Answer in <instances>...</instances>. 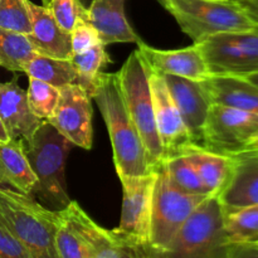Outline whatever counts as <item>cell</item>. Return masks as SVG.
I'll list each match as a JSON object with an SVG mask.
<instances>
[{
	"mask_svg": "<svg viewBox=\"0 0 258 258\" xmlns=\"http://www.w3.org/2000/svg\"><path fill=\"white\" fill-rule=\"evenodd\" d=\"M92 100L97 103L110 135L118 179L148 175L154 171L126 107L117 73H101Z\"/></svg>",
	"mask_w": 258,
	"mask_h": 258,
	"instance_id": "6da1fadb",
	"label": "cell"
},
{
	"mask_svg": "<svg viewBox=\"0 0 258 258\" xmlns=\"http://www.w3.org/2000/svg\"><path fill=\"white\" fill-rule=\"evenodd\" d=\"M23 144L35 176L32 197L52 211L64 209L71 203L64 169L72 144L48 121H42L32 138Z\"/></svg>",
	"mask_w": 258,
	"mask_h": 258,
	"instance_id": "7a4b0ae2",
	"label": "cell"
},
{
	"mask_svg": "<svg viewBox=\"0 0 258 258\" xmlns=\"http://www.w3.org/2000/svg\"><path fill=\"white\" fill-rule=\"evenodd\" d=\"M59 218V211L34 197L0 186V222L35 258H60L55 244Z\"/></svg>",
	"mask_w": 258,
	"mask_h": 258,
	"instance_id": "3957f363",
	"label": "cell"
},
{
	"mask_svg": "<svg viewBox=\"0 0 258 258\" xmlns=\"http://www.w3.org/2000/svg\"><path fill=\"white\" fill-rule=\"evenodd\" d=\"M231 243L224 229L218 196L204 199L165 249L146 252V258H228Z\"/></svg>",
	"mask_w": 258,
	"mask_h": 258,
	"instance_id": "277c9868",
	"label": "cell"
},
{
	"mask_svg": "<svg viewBox=\"0 0 258 258\" xmlns=\"http://www.w3.org/2000/svg\"><path fill=\"white\" fill-rule=\"evenodd\" d=\"M118 82L130 117L145 146L151 168L155 170L164 160V148L156 128L153 96L150 88V70L139 49L130 53L117 72Z\"/></svg>",
	"mask_w": 258,
	"mask_h": 258,
	"instance_id": "5b68a950",
	"label": "cell"
},
{
	"mask_svg": "<svg viewBox=\"0 0 258 258\" xmlns=\"http://www.w3.org/2000/svg\"><path fill=\"white\" fill-rule=\"evenodd\" d=\"M164 8L194 43L257 27L238 0H165Z\"/></svg>",
	"mask_w": 258,
	"mask_h": 258,
	"instance_id": "8992f818",
	"label": "cell"
},
{
	"mask_svg": "<svg viewBox=\"0 0 258 258\" xmlns=\"http://www.w3.org/2000/svg\"><path fill=\"white\" fill-rule=\"evenodd\" d=\"M155 171L150 243L146 252H159L165 249L197 207L208 198V196H194L180 190L169 178L164 161Z\"/></svg>",
	"mask_w": 258,
	"mask_h": 258,
	"instance_id": "52a82bcc",
	"label": "cell"
},
{
	"mask_svg": "<svg viewBox=\"0 0 258 258\" xmlns=\"http://www.w3.org/2000/svg\"><path fill=\"white\" fill-rule=\"evenodd\" d=\"M198 44L211 76L258 73V25L239 32L219 33Z\"/></svg>",
	"mask_w": 258,
	"mask_h": 258,
	"instance_id": "ba28073f",
	"label": "cell"
},
{
	"mask_svg": "<svg viewBox=\"0 0 258 258\" xmlns=\"http://www.w3.org/2000/svg\"><path fill=\"white\" fill-rule=\"evenodd\" d=\"M156 171L148 175L120 179L122 184V212L116 234L138 248H149L151 228V207Z\"/></svg>",
	"mask_w": 258,
	"mask_h": 258,
	"instance_id": "9c48e42d",
	"label": "cell"
},
{
	"mask_svg": "<svg viewBox=\"0 0 258 258\" xmlns=\"http://www.w3.org/2000/svg\"><path fill=\"white\" fill-rule=\"evenodd\" d=\"M257 131V113L212 105L199 146L213 153L233 156L244 150Z\"/></svg>",
	"mask_w": 258,
	"mask_h": 258,
	"instance_id": "30bf717a",
	"label": "cell"
},
{
	"mask_svg": "<svg viewBox=\"0 0 258 258\" xmlns=\"http://www.w3.org/2000/svg\"><path fill=\"white\" fill-rule=\"evenodd\" d=\"M92 97L80 85L60 88L59 101L48 120L71 144L85 150L92 148Z\"/></svg>",
	"mask_w": 258,
	"mask_h": 258,
	"instance_id": "8fae6325",
	"label": "cell"
},
{
	"mask_svg": "<svg viewBox=\"0 0 258 258\" xmlns=\"http://www.w3.org/2000/svg\"><path fill=\"white\" fill-rule=\"evenodd\" d=\"M150 70V88L153 96L156 128L164 148L165 160L173 156L183 155L189 148L196 145L188 128L171 98L163 75ZM164 160V161H165Z\"/></svg>",
	"mask_w": 258,
	"mask_h": 258,
	"instance_id": "7c38bea8",
	"label": "cell"
},
{
	"mask_svg": "<svg viewBox=\"0 0 258 258\" xmlns=\"http://www.w3.org/2000/svg\"><path fill=\"white\" fill-rule=\"evenodd\" d=\"M60 212L80 233L86 258H146V251L131 246L113 231L96 223L77 202L71 201Z\"/></svg>",
	"mask_w": 258,
	"mask_h": 258,
	"instance_id": "4fadbf2b",
	"label": "cell"
},
{
	"mask_svg": "<svg viewBox=\"0 0 258 258\" xmlns=\"http://www.w3.org/2000/svg\"><path fill=\"white\" fill-rule=\"evenodd\" d=\"M163 77L184 125L196 145L199 146L208 113L213 105L203 82L173 75H163Z\"/></svg>",
	"mask_w": 258,
	"mask_h": 258,
	"instance_id": "5bb4252c",
	"label": "cell"
},
{
	"mask_svg": "<svg viewBox=\"0 0 258 258\" xmlns=\"http://www.w3.org/2000/svg\"><path fill=\"white\" fill-rule=\"evenodd\" d=\"M139 52L151 70L163 75H173L194 81H204L211 76L198 44L181 49H156L143 42Z\"/></svg>",
	"mask_w": 258,
	"mask_h": 258,
	"instance_id": "9a60e30c",
	"label": "cell"
},
{
	"mask_svg": "<svg viewBox=\"0 0 258 258\" xmlns=\"http://www.w3.org/2000/svg\"><path fill=\"white\" fill-rule=\"evenodd\" d=\"M126 0H92L86 19L97 32L102 44L144 42L135 33L125 14Z\"/></svg>",
	"mask_w": 258,
	"mask_h": 258,
	"instance_id": "2e32d148",
	"label": "cell"
},
{
	"mask_svg": "<svg viewBox=\"0 0 258 258\" xmlns=\"http://www.w3.org/2000/svg\"><path fill=\"white\" fill-rule=\"evenodd\" d=\"M32 19V32L27 35L35 52L60 59H71L73 54L71 34L55 22L49 8L35 5L28 0Z\"/></svg>",
	"mask_w": 258,
	"mask_h": 258,
	"instance_id": "e0dca14e",
	"label": "cell"
},
{
	"mask_svg": "<svg viewBox=\"0 0 258 258\" xmlns=\"http://www.w3.org/2000/svg\"><path fill=\"white\" fill-rule=\"evenodd\" d=\"M0 117L10 138L23 141L32 138L42 122L30 111L27 91L20 87L17 77L9 82H0Z\"/></svg>",
	"mask_w": 258,
	"mask_h": 258,
	"instance_id": "ac0fdd59",
	"label": "cell"
},
{
	"mask_svg": "<svg viewBox=\"0 0 258 258\" xmlns=\"http://www.w3.org/2000/svg\"><path fill=\"white\" fill-rule=\"evenodd\" d=\"M213 105L258 115V86L239 76H209L202 81Z\"/></svg>",
	"mask_w": 258,
	"mask_h": 258,
	"instance_id": "d6986e66",
	"label": "cell"
},
{
	"mask_svg": "<svg viewBox=\"0 0 258 258\" xmlns=\"http://www.w3.org/2000/svg\"><path fill=\"white\" fill-rule=\"evenodd\" d=\"M231 181L219 194L223 208H241L258 204V155L238 154Z\"/></svg>",
	"mask_w": 258,
	"mask_h": 258,
	"instance_id": "ffe728a7",
	"label": "cell"
},
{
	"mask_svg": "<svg viewBox=\"0 0 258 258\" xmlns=\"http://www.w3.org/2000/svg\"><path fill=\"white\" fill-rule=\"evenodd\" d=\"M0 186L32 196L35 176L25 155L22 139L0 143Z\"/></svg>",
	"mask_w": 258,
	"mask_h": 258,
	"instance_id": "44dd1931",
	"label": "cell"
},
{
	"mask_svg": "<svg viewBox=\"0 0 258 258\" xmlns=\"http://www.w3.org/2000/svg\"><path fill=\"white\" fill-rule=\"evenodd\" d=\"M183 155L196 166L209 196H219L231 181L237 163L233 156L208 151L198 145L189 148Z\"/></svg>",
	"mask_w": 258,
	"mask_h": 258,
	"instance_id": "7402d4cb",
	"label": "cell"
},
{
	"mask_svg": "<svg viewBox=\"0 0 258 258\" xmlns=\"http://www.w3.org/2000/svg\"><path fill=\"white\" fill-rule=\"evenodd\" d=\"M24 73L28 77L37 78L57 88L78 85L80 82L78 73L71 59H60L40 53H35L33 55L32 59L25 66Z\"/></svg>",
	"mask_w": 258,
	"mask_h": 258,
	"instance_id": "603a6c76",
	"label": "cell"
},
{
	"mask_svg": "<svg viewBox=\"0 0 258 258\" xmlns=\"http://www.w3.org/2000/svg\"><path fill=\"white\" fill-rule=\"evenodd\" d=\"M224 229L231 244L258 242V204L223 208Z\"/></svg>",
	"mask_w": 258,
	"mask_h": 258,
	"instance_id": "cb8c5ba5",
	"label": "cell"
},
{
	"mask_svg": "<svg viewBox=\"0 0 258 258\" xmlns=\"http://www.w3.org/2000/svg\"><path fill=\"white\" fill-rule=\"evenodd\" d=\"M28 37L0 27V67L12 72H23L35 54Z\"/></svg>",
	"mask_w": 258,
	"mask_h": 258,
	"instance_id": "d4e9b609",
	"label": "cell"
},
{
	"mask_svg": "<svg viewBox=\"0 0 258 258\" xmlns=\"http://www.w3.org/2000/svg\"><path fill=\"white\" fill-rule=\"evenodd\" d=\"M71 62L80 77L78 85L82 86L92 97L98 77L103 72V68L111 62L110 55L106 52V45L98 43L86 52L72 54Z\"/></svg>",
	"mask_w": 258,
	"mask_h": 258,
	"instance_id": "484cf974",
	"label": "cell"
},
{
	"mask_svg": "<svg viewBox=\"0 0 258 258\" xmlns=\"http://www.w3.org/2000/svg\"><path fill=\"white\" fill-rule=\"evenodd\" d=\"M166 173L170 180L184 193L194 196H208L209 193L204 186L196 166L185 155H178L169 158L164 161Z\"/></svg>",
	"mask_w": 258,
	"mask_h": 258,
	"instance_id": "4316f807",
	"label": "cell"
},
{
	"mask_svg": "<svg viewBox=\"0 0 258 258\" xmlns=\"http://www.w3.org/2000/svg\"><path fill=\"white\" fill-rule=\"evenodd\" d=\"M60 88L54 87L47 82L29 77L27 90L28 105L33 115L39 120L48 121L52 117L57 103L59 101Z\"/></svg>",
	"mask_w": 258,
	"mask_h": 258,
	"instance_id": "83f0119b",
	"label": "cell"
},
{
	"mask_svg": "<svg viewBox=\"0 0 258 258\" xmlns=\"http://www.w3.org/2000/svg\"><path fill=\"white\" fill-rule=\"evenodd\" d=\"M0 27L29 34L32 32V19L28 0H0Z\"/></svg>",
	"mask_w": 258,
	"mask_h": 258,
	"instance_id": "f1b7e54d",
	"label": "cell"
},
{
	"mask_svg": "<svg viewBox=\"0 0 258 258\" xmlns=\"http://www.w3.org/2000/svg\"><path fill=\"white\" fill-rule=\"evenodd\" d=\"M59 214L60 218L55 234V244L60 258H86L85 243L80 233L60 211Z\"/></svg>",
	"mask_w": 258,
	"mask_h": 258,
	"instance_id": "f546056e",
	"label": "cell"
},
{
	"mask_svg": "<svg viewBox=\"0 0 258 258\" xmlns=\"http://www.w3.org/2000/svg\"><path fill=\"white\" fill-rule=\"evenodd\" d=\"M47 8H49L58 25L70 34L78 20L86 18L87 10L81 0H50Z\"/></svg>",
	"mask_w": 258,
	"mask_h": 258,
	"instance_id": "4dcf8cb0",
	"label": "cell"
},
{
	"mask_svg": "<svg viewBox=\"0 0 258 258\" xmlns=\"http://www.w3.org/2000/svg\"><path fill=\"white\" fill-rule=\"evenodd\" d=\"M98 43H101L100 37L92 25L87 22V19L82 18L78 20L71 32V44H72L73 54L86 52Z\"/></svg>",
	"mask_w": 258,
	"mask_h": 258,
	"instance_id": "1f68e13d",
	"label": "cell"
},
{
	"mask_svg": "<svg viewBox=\"0 0 258 258\" xmlns=\"http://www.w3.org/2000/svg\"><path fill=\"white\" fill-rule=\"evenodd\" d=\"M0 258H35L0 222Z\"/></svg>",
	"mask_w": 258,
	"mask_h": 258,
	"instance_id": "d6a6232c",
	"label": "cell"
},
{
	"mask_svg": "<svg viewBox=\"0 0 258 258\" xmlns=\"http://www.w3.org/2000/svg\"><path fill=\"white\" fill-rule=\"evenodd\" d=\"M228 258H258V243L231 244Z\"/></svg>",
	"mask_w": 258,
	"mask_h": 258,
	"instance_id": "836d02e7",
	"label": "cell"
},
{
	"mask_svg": "<svg viewBox=\"0 0 258 258\" xmlns=\"http://www.w3.org/2000/svg\"><path fill=\"white\" fill-rule=\"evenodd\" d=\"M249 17L258 25V0H238Z\"/></svg>",
	"mask_w": 258,
	"mask_h": 258,
	"instance_id": "e575fe53",
	"label": "cell"
},
{
	"mask_svg": "<svg viewBox=\"0 0 258 258\" xmlns=\"http://www.w3.org/2000/svg\"><path fill=\"white\" fill-rule=\"evenodd\" d=\"M256 153H258V131H257L256 135H254L253 138L249 140V143L247 144L246 148H244V150L241 151V153H238V154H256Z\"/></svg>",
	"mask_w": 258,
	"mask_h": 258,
	"instance_id": "d590c367",
	"label": "cell"
},
{
	"mask_svg": "<svg viewBox=\"0 0 258 258\" xmlns=\"http://www.w3.org/2000/svg\"><path fill=\"white\" fill-rule=\"evenodd\" d=\"M9 140H12V138H10L9 133L5 127V123L3 122L2 117H0V143H8Z\"/></svg>",
	"mask_w": 258,
	"mask_h": 258,
	"instance_id": "8d00e7d4",
	"label": "cell"
},
{
	"mask_svg": "<svg viewBox=\"0 0 258 258\" xmlns=\"http://www.w3.org/2000/svg\"><path fill=\"white\" fill-rule=\"evenodd\" d=\"M244 78H247V80L249 81V82L254 83V85L258 86V73H253V75H249V76H246Z\"/></svg>",
	"mask_w": 258,
	"mask_h": 258,
	"instance_id": "74e56055",
	"label": "cell"
},
{
	"mask_svg": "<svg viewBox=\"0 0 258 258\" xmlns=\"http://www.w3.org/2000/svg\"><path fill=\"white\" fill-rule=\"evenodd\" d=\"M42 3H43V7H48L50 3V0H42Z\"/></svg>",
	"mask_w": 258,
	"mask_h": 258,
	"instance_id": "f35d334b",
	"label": "cell"
},
{
	"mask_svg": "<svg viewBox=\"0 0 258 258\" xmlns=\"http://www.w3.org/2000/svg\"><path fill=\"white\" fill-rule=\"evenodd\" d=\"M158 2H159V3H160V4H161V5H163V7H164V4H165V0H158Z\"/></svg>",
	"mask_w": 258,
	"mask_h": 258,
	"instance_id": "ab89813d",
	"label": "cell"
},
{
	"mask_svg": "<svg viewBox=\"0 0 258 258\" xmlns=\"http://www.w3.org/2000/svg\"><path fill=\"white\" fill-rule=\"evenodd\" d=\"M237 155H238V154H237ZM256 155H258V153H256Z\"/></svg>",
	"mask_w": 258,
	"mask_h": 258,
	"instance_id": "60d3db41",
	"label": "cell"
},
{
	"mask_svg": "<svg viewBox=\"0 0 258 258\" xmlns=\"http://www.w3.org/2000/svg\"><path fill=\"white\" fill-rule=\"evenodd\" d=\"M256 243H258V242H256Z\"/></svg>",
	"mask_w": 258,
	"mask_h": 258,
	"instance_id": "b9f144b4",
	"label": "cell"
}]
</instances>
